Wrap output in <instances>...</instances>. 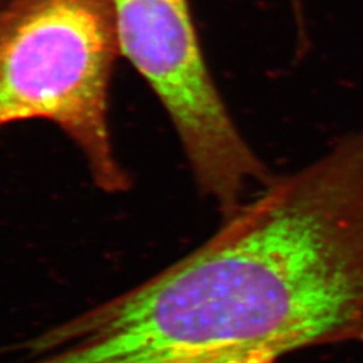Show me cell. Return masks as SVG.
Returning <instances> with one entry per match:
<instances>
[{"instance_id": "1", "label": "cell", "mask_w": 363, "mask_h": 363, "mask_svg": "<svg viewBox=\"0 0 363 363\" xmlns=\"http://www.w3.org/2000/svg\"><path fill=\"white\" fill-rule=\"evenodd\" d=\"M85 363H277L363 343V124L186 257L84 312Z\"/></svg>"}, {"instance_id": "2", "label": "cell", "mask_w": 363, "mask_h": 363, "mask_svg": "<svg viewBox=\"0 0 363 363\" xmlns=\"http://www.w3.org/2000/svg\"><path fill=\"white\" fill-rule=\"evenodd\" d=\"M118 54L109 0H13L0 22V127L27 120L55 124L106 193L130 186L108 123Z\"/></svg>"}, {"instance_id": "3", "label": "cell", "mask_w": 363, "mask_h": 363, "mask_svg": "<svg viewBox=\"0 0 363 363\" xmlns=\"http://www.w3.org/2000/svg\"><path fill=\"white\" fill-rule=\"evenodd\" d=\"M120 54L154 91L201 191L225 218L274 175L237 128L211 77L190 0H109Z\"/></svg>"}, {"instance_id": "4", "label": "cell", "mask_w": 363, "mask_h": 363, "mask_svg": "<svg viewBox=\"0 0 363 363\" xmlns=\"http://www.w3.org/2000/svg\"><path fill=\"white\" fill-rule=\"evenodd\" d=\"M11 3H13V0H0V22H1L4 13H7Z\"/></svg>"}]
</instances>
